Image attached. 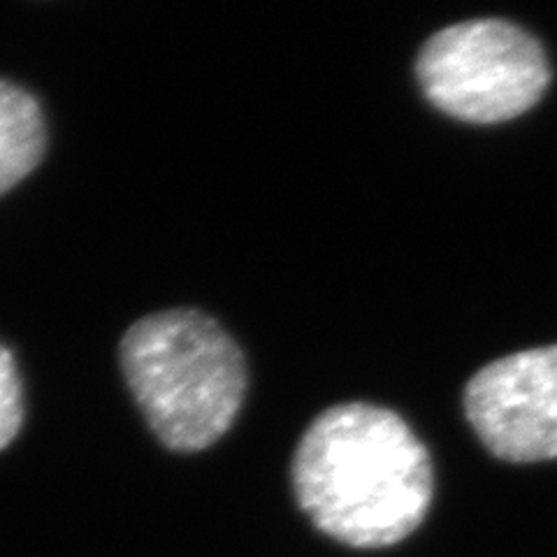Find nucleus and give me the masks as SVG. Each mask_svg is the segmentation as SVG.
Here are the masks:
<instances>
[{
	"mask_svg": "<svg viewBox=\"0 0 557 557\" xmlns=\"http://www.w3.org/2000/svg\"><path fill=\"white\" fill-rule=\"evenodd\" d=\"M465 416L504 462L557 458V344L487 362L465 388Z\"/></svg>",
	"mask_w": 557,
	"mask_h": 557,
	"instance_id": "4",
	"label": "nucleus"
},
{
	"mask_svg": "<svg viewBox=\"0 0 557 557\" xmlns=\"http://www.w3.org/2000/svg\"><path fill=\"white\" fill-rule=\"evenodd\" d=\"M293 493L323 534L351 548H388L425 520L434 472L403 416L346 403L313 418L295 448Z\"/></svg>",
	"mask_w": 557,
	"mask_h": 557,
	"instance_id": "1",
	"label": "nucleus"
},
{
	"mask_svg": "<svg viewBox=\"0 0 557 557\" xmlns=\"http://www.w3.org/2000/svg\"><path fill=\"white\" fill-rule=\"evenodd\" d=\"M550 77L542 42L507 20L446 26L416 59L428 102L467 124H502L525 114L542 100Z\"/></svg>",
	"mask_w": 557,
	"mask_h": 557,
	"instance_id": "3",
	"label": "nucleus"
},
{
	"mask_svg": "<svg viewBox=\"0 0 557 557\" xmlns=\"http://www.w3.org/2000/svg\"><path fill=\"white\" fill-rule=\"evenodd\" d=\"M119 362L151 432L177 453L216 444L247 393L242 348L198 309L156 311L133 323Z\"/></svg>",
	"mask_w": 557,
	"mask_h": 557,
	"instance_id": "2",
	"label": "nucleus"
},
{
	"mask_svg": "<svg viewBox=\"0 0 557 557\" xmlns=\"http://www.w3.org/2000/svg\"><path fill=\"white\" fill-rule=\"evenodd\" d=\"M24 425V388L14 356L0 344V450L8 448Z\"/></svg>",
	"mask_w": 557,
	"mask_h": 557,
	"instance_id": "6",
	"label": "nucleus"
},
{
	"mask_svg": "<svg viewBox=\"0 0 557 557\" xmlns=\"http://www.w3.org/2000/svg\"><path fill=\"white\" fill-rule=\"evenodd\" d=\"M47 151V121L38 98L0 79V196L20 186Z\"/></svg>",
	"mask_w": 557,
	"mask_h": 557,
	"instance_id": "5",
	"label": "nucleus"
}]
</instances>
